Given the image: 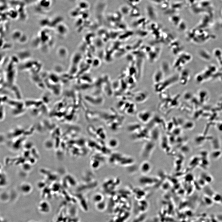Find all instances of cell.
<instances>
[{"mask_svg":"<svg viewBox=\"0 0 222 222\" xmlns=\"http://www.w3.org/2000/svg\"><path fill=\"white\" fill-rule=\"evenodd\" d=\"M221 155V152L218 150H214L211 154V156L212 158L213 159H217L220 157Z\"/></svg>","mask_w":222,"mask_h":222,"instance_id":"1","label":"cell"},{"mask_svg":"<svg viewBox=\"0 0 222 222\" xmlns=\"http://www.w3.org/2000/svg\"><path fill=\"white\" fill-rule=\"evenodd\" d=\"M206 180H205V181L207 182L208 183L212 181V178L211 176H210L209 175H207L206 177Z\"/></svg>","mask_w":222,"mask_h":222,"instance_id":"2","label":"cell"}]
</instances>
